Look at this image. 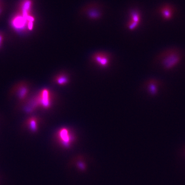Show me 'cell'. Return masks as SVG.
Instances as JSON below:
<instances>
[{
	"label": "cell",
	"mask_w": 185,
	"mask_h": 185,
	"mask_svg": "<svg viewBox=\"0 0 185 185\" xmlns=\"http://www.w3.org/2000/svg\"><path fill=\"white\" fill-rule=\"evenodd\" d=\"M182 59L180 51L174 49H169L162 52L158 57L162 67L166 71L176 67L181 62Z\"/></svg>",
	"instance_id": "1"
},
{
	"label": "cell",
	"mask_w": 185,
	"mask_h": 185,
	"mask_svg": "<svg viewBox=\"0 0 185 185\" xmlns=\"http://www.w3.org/2000/svg\"><path fill=\"white\" fill-rule=\"evenodd\" d=\"M33 99L37 107L40 106L45 109H48L51 106V96L49 90L47 89L42 90Z\"/></svg>",
	"instance_id": "2"
},
{
	"label": "cell",
	"mask_w": 185,
	"mask_h": 185,
	"mask_svg": "<svg viewBox=\"0 0 185 185\" xmlns=\"http://www.w3.org/2000/svg\"><path fill=\"white\" fill-rule=\"evenodd\" d=\"M92 61L99 66L106 67L110 62V56L106 52H97L93 54L91 58Z\"/></svg>",
	"instance_id": "3"
},
{
	"label": "cell",
	"mask_w": 185,
	"mask_h": 185,
	"mask_svg": "<svg viewBox=\"0 0 185 185\" xmlns=\"http://www.w3.org/2000/svg\"><path fill=\"white\" fill-rule=\"evenodd\" d=\"M58 137L62 145L66 147H69L73 140V136L66 128H62L59 130Z\"/></svg>",
	"instance_id": "4"
},
{
	"label": "cell",
	"mask_w": 185,
	"mask_h": 185,
	"mask_svg": "<svg viewBox=\"0 0 185 185\" xmlns=\"http://www.w3.org/2000/svg\"><path fill=\"white\" fill-rule=\"evenodd\" d=\"M27 21L23 16L19 14L15 16L12 20V25L13 28L17 30H22L24 29L27 25Z\"/></svg>",
	"instance_id": "5"
},
{
	"label": "cell",
	"mask_w": 185,
	"mask_h": 185,
	"mask_svg": "<svg viewBox=\"0 0 185 185\" xmlns=\"http://www.w3.org/2000/svg\"><path fill=\"white\" fill-rule=\"evenodd\" d=\"M159 11L164 20H169L173 17L174 11L173 7L171 5L164 4L160 8Z\"/></svg>",
	"instance_id": "6"
},
{
	"label": "cell",
	"mask_w": 185,
	"mask_h": 185,
	"mask_svg": "<svg viewBox=\"0 0 185 185\" xmlns=\"http://www.w3.org/2000/svg\"><path fill=\"white\" fill-rule=\"evenodd\" d=\"M32 0H23L20 4L19 10L20 13L25 18L31 15V11L32 5Z\"/></svg>",
	"instance_id": "7"
},
{
	"label": "cell",
	"mask_w": 185,
	"mask_h": 185,
	"mask_svg": "<svg viewBox=\"0 0 185 185\" xmlns=\"http://www.w3.org/2000/svg\"><path fill=\"white\" fill-rule=\"evenodd\" d=\"M158 83L155 80H151L147 83L148 92L152 96H155L158 92Z\"/></svg>",
	"instance_id": "8"
},
{
	"label": "cell",
	"mask_w": 185,
	"mask_h": 185,
	"mask_svg": "<svg viewBox=\"0 0 185 185\" xmlns=\"http://www.w3.org/2000/svg\"><path fill=\"white\" fill-rule=\"evenodd\" d=\"M27 126L30 130L33 132H35L38 130V119L36 117L29 118L27 121Z\"/></svg>",
	"instance_id": "9"
},
{
	"label": "cell",
	"mask_w": 185,
	"mask_h": 185,
	"mask_svg": "<svg viewBox=\"0 0 185 185\" xmlns=\"http://www.w3.org/2000/svg\"><path fill=\"white\" fill-rule=\"evenodd\" d=\"M28 93V89L27 86L23 85L18 88L17 95L18 99L21 101L24 100L27 97Z\"/></svg>",
	"instance_id": "10"
},
{
	"label": "cell",
	"mask_w": 185,
	"mask_h": 185,
	"mask_svg": "<svg viewBox=\"0 0 185 185\" xmlns=\"http://www.w3.org/2000/svg\"><path fill=\"white\" fill-rule=\"evenodd\" d=\"M130 20L139 24L141 21V16L139 12L136 10H132L130 12Z\"/></svg>",
	"instance_id": "11"
},
{
	"label": "cell",
	"mask_w": 185,
	"mask_h": 185,
	"mask_svg": "<svg viewBox=\"0 0 185 185\" xmlns=\"http://www.w3.org/2000/svg\"><path fill=\"white\" fill-rule=\"evenodd\" d=\"M87 14L89 17L92 19H97L101 16V13L99 10L95 9H90L88 10Z\"/></svg>",
	"instance_id": "12"
},
{
	"label": "cell",
	"mask_w": 185,
	"mask_h": 185,
	"mask_svg": "<svg viewBox=\"0 0 185 185\" xmlns=\"http://www.w3.org/2000/svg\"><path fill=\"white\" fill-rule=\"evenodd\" d=\"M55 81L58 84L64 85L68 82V79L65 75L60 74L56 77Z\"/></svg>",
	"instance_id": "13"
},
{
	"label": "cell",
	"mask_w": 185,
	"mask_h": 185,
	"mask_svg": "<svg viewBox=\"0 0 185 185\" xmlns=\"http://www.w3.org/2000/svg\"><path fill=\"white\" fill-rule=\"evenodd\" d=\"M138 25V23H135L130 20L127 23V27L130 30H133L137 28Z\"/></svg>",
	"instance_id": "14"
},
{
	"label": "cell",
	"mask_w": 185,
	"mask_h": 185,
	"mask_svg": "<svg viewBox=\"0 0 185 185\" xmlns=\"http://www.w3.org/2000/svg\"><path fill=\"white\" fill-rule=\"evenodd\" d=\"M3 39H4V37H3V35L2 34L0 33V47L2 44L3 42Z\"/></svg>",
	"instance_id": "15"
},
{
	"label": "cell",
	"mask_w": 185,
	"mask_h": 185,
	"mask_svg": "<svg viewBox=\"0 0 185 185\" xmlns=\"http://www.w3.org/2000/svg\"><path fill=\"white\" fill-rule=\"evenodd\" d=\"M1 7L0 6V13H1Z\"/></svg>",
	"instance_id": "16"
}]
</instances>
